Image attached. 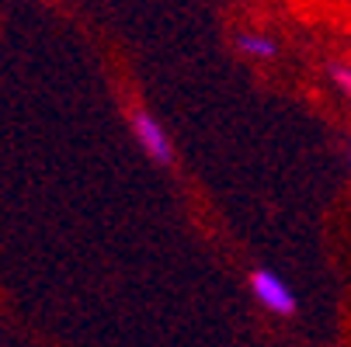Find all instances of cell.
Instances as JSON below:
<instances>
[{
  "label": "cell",
  "instance_id": "3957f363",
  "mask_svg": "<svg viewBox=\"0 0 351 347\" xmlns=\"http://www.w3.org/2000/svg\"><path fill=\"white\" fill-rule=\"evenodd\" d=\"M233 49L247 60H275L278 56V38H271L268 31H240L233 38Z\"/></svg>",
  "mask_w": 351,
  "mask_h": 347
},
{
  "label": "cell",
  "instance_id": "277c9868",
  "mask_svg": "<svg viewBox=\"0 0 351 347\" xmlns=\"http://www.w3.org/2000/svg\"><path fill=\"white\" fill-rule=\"evenodd\" d=\"M330 80H334V87L341 90V94H348L351 97V63H330Z\"/></svg>",
  "mask_w": 351,
  "mask_h": 347
},
{
  "label": "cell",
  "instance_id": "6da1fadb",
  "mask_svg": "<svg viewBox=\"0 0 351 347\" xmlns=\"http://www.w3.org/2000/svg\"><path fill=\"white\" fill-rule=\"evenodd\" d=\"M132 132H136L139 150H143L149 160H157L160 167H167V164L174 160V150H171V139H167L164 125L149 115L146 108H132Z\"/></svg>",
  "mask_w": 351,
  "mask_h": 347
},
{
  "label": "cell",
  "instance_id": "7a4b0ae2",
  "mask_svg": "<svg viewBox=\"0 0 351 347\" xmlns=\"http://www.w3.org/2000/svg\"><path fill=\"white\" fill-rule=\"evenodd\" d=\"M250 292H254V299H258L261 306H268V309L278 313V316H292V313H295V295H292V288H289L275 271H268V268H258L254 274H250Z\"/></svg>",
  "mask_w": 351,
  "mask_h": 347
}]
</instances>
